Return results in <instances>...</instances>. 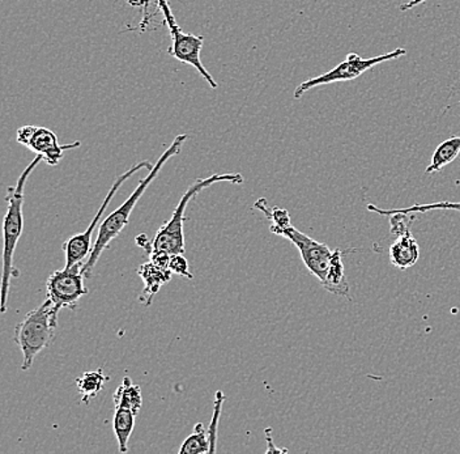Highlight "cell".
Instances as JSON below:
<instances>
[{"instance_id": "1", "label": "cell", "mask_w": 460, "mask_h": 454, "mask_svg": "<svg viewBox=\"0 0 460 454\" xmlns=\"http://www.w3.org/2000/svg\"><path fill=\"white\" fill-rule=\"evenodd\" d=\"M273 235L287 238L298 249L305 266L318 278L326 291L349 298V284L345 279L343 252L341 249H330L326 244L313 240L293 226L279 229Z\"/></svg>"}, {"instance_id": "2", "label": "cell", "mask_w": 460, "mask_h": 454, "mask_svg": "<svg viewBox=\"0 0 460 454\" xmlns=\"http://www.w3.org/2000/svg\"><path fill=\"white\" fill-rule=\"evenodd\" d=\"M187 138H189V135H178V137L172 140L171 147L161 155L160 159L155 164L154 168L149 171L148 176L140 180L139 185H137L135 191L129 195L128 200H126L119 209H115L113 214L109 215V217L102 221V224L100 226L99 235H97L96 241H94L91 255H89L88 260L83 263L82 272L85 278L92 277L94 267H96L97 263H99L103 250L108 248L109 244H111L114 238H117L120 232L123 231V228L128 226L132 209H135V206L137 205V202H139L140 198H142L144 192L148 189V186L154 182L155 178L160 174L164 164L168 162L169 159H172V156H175V155L180 154Z\"/></svg>"}, {"instance_id": "3", "label": "cell", "mask_w": 460, "mask_h": 454, "mask_svg": "<svg viewBox=\"0 0 460 454\" xmlns=\"http://www.w3.org/2000/svg\"><path fill=\"white\" fill-rule=\"evenodd\" d=\"M42 156L37 155L27 168L22 172V176L17 180L13 188L8 189L7 194V212H5L4 221H3V234H4V249H3V278H2V306L0 310L5 313L7 310L8 292H10L11 278L17 277L19 272L13 269V255L16 250L17 243L22 235L24 229V189L27 185L29 176L36 166L42 162Z\"/></svg>"}, {"instance_id": "4", "label": "cell", "mask_w": 460, "mask_h": 454, "mask_svg": "<svg viewBox=\"0 0 460 454\" xmlns=\"http://www.w3.org/2000/svg\"><path fill=\"white\" fill-rule=\"evenodd\" d=\"M58 315L53 303L46 300L31 310L14 329V342L22 353V370H29L34 359L42 350L50 346L56 335Z\"/></svg>"}, {"instance_id": "5", "label": "cell", "mask_w": 460, "mask_h": 454, "mask_svg": "<svg viewBox=\"0 0 460 454\" xmlns=\"http://www.w3.org/2000/svg\"><path fill=\"white\" fill-rule=\"evenodd\" d=\"M218 182L243 183V177L238 174H214V176L195 181L190 186L189 191L181 198L180 203H178L174 212H172V219L166 221L156 232V236H155L154 241H152V253H166L169 255L185 254L183 223L186 220L185 212L187 206L201 191Z\"/></svg>"}, {"instance_id": "6", "label": "cell", "mask_w": 460, "mask_h": 454, "mask_svg": "<svg viewBox=\"0 0 460 454\" xmlns=\"http://www.w3.org/2000/svg\"><path fill=\"white\" fill-rule=\"evenodd\" d=\"M405 54H407V50L402 48L395 49V50L384 54V56L372 57V58L369 59L361 58V57L356 53H349L341 65L336 66V67L332 68L329 73L319 75V76L301 83V85L296 88L293 96H295L296 100H298L301 99L307 91L319 87V85L349 82V80L358 79V77L367 73L370 68L376 67V65H381V63L387 62V60L401 58V57L405 56Z\"/></svg>"}, {"instance_id": "7", "label": "cell", "mask_w": 460, "mask_h": 454, "mask_svg": "<svg viewBox=\"0 0 460 454\" xmlns=\"http://www.w3.org/2000/svg\"><path fill=\"white\" fill-rule=\"evenodd\" d=\"M161 13L165 17V22L168 24L169 31H171L172 46L168 53L171 54L172 58L180 60V62L186 63V65L192 66L204 77L209 87L216 89L218 87L217 83L215 82L212 75L206 70L200 59V51L204 44L203 36H195V34L185 33L175 22L174 16L171 7H169L166 0H158Z\"/></svg>"}, {"instance_id": "8", "label": "cell", "mask_w": 460, "mask_h": 454, "mask_svg": "<svg viewBox=\"0 0 460 454\" xmlns=\"http://www.w3.org/2000/svg\"><path fill=\"white\" fill-rule=\"evenodd\" d=\"M144 168L151 171V169L154 168V165H152L151 163L146 162V160H144V162H140L139 164H137V165L132 166V168L128 169V171L126 172V174H123L122 176L118 177L117 180L114 181L111 191L106 194L102 205H101L99 211L94 215L93 220L91 221L88 228H86L83 234L72 236L71 238H68V240L63 244V250H65L66 253V267H72L76 263H84L85 261L88 260L89 255H91L92 249H93L92 236H93L94 229L97 228V224L100 223L101 218H102V215L105 214L109 205H111L114 195L117 194L120 186H122L129 177L134 176L137 172L142 171Z\"/></svg>"}, {"instance_id": "9", "label": "cell", "mask_w": 460, "mask_h": 454, "mask_svg": "<svg viewBox=\"0 0 460 454\" xmlns=\"http://www.w3.org/2000/svg\"><path fill=\"white\" fill-rule=\"evenodd\" d=\"M82 269L83 263H76L72 267L58 270L49 277L46 292L58 313L62 308L74 309L77 301L83 296L88 295V289L83 283L85 277Z\"/></svg>"}, {"instance_id": "10", "label": "cell", "mask_w": 460, "mask_h": 454, "mask_svg": "<svg viewBox=\"0 0 460 454\" xmlns=\"http://www.w3.org/2000/svg\"><path fill=\"white\" fill-rule=\"evenodd\" d=\"M16 139L20 145L36 152L42 156L43 162L53 166L59 164L66 151L82 146L80 142L62 146L56 132L51 131L50 129L39 128V126H22L17 130Z\"/></svg>"}, {"instance_id": "11", "label": "cell", "mask_w": 460, "mask_h": 454, "mask_svg": "<svg viewBox=\"0 0 460 454\" xmlns=\"http://www.w3.org/2000/svg\"><path fill=\"white\" fill-rule=\"evenodd\" d=\"M137 272H139L140 278L144 281V289L140 293L139 300L142 301L144 306L149 307L156 293L160 291L161 287L171 281L172 272L168 267L157 266L151 260H149V263L142 264Z\"/></svg>"}, {"instance_id": "12", "label": "cell", "mask_w": 460, "mask_h": 454, "mask_svg": "<svg viewBox=\"0 0 460 454\" xmlns=\"http://www.w3.org/2000/svg\"><path fill=\"white\" fill-rule=\"evenodd\" d=\"M390 258L393 266L401 270L415 266L420 258V246L412 231L396 237L395 243L390 248Z\"/></svg>"}, {"instance_id": "13", "label": "cell", "mask_w": 460, "mask_h": 454, "mask_svg": "<svg viewBox=\"0 0 460 454\" xmlns=\"http://www.w3.org/2000/svg\"><path fill=\"white\" fill-rule=\"evenodd\" d=\"M137 414L125 407H115L113 430L118 440L120 453L128 452V440L131 438L135 427Z\"/></svg>"}, {"instance_id": "14", "label": "cell", "mask_w": 460, "mask_h": 454, "mask_svg": "<svg viewBox=\"0 0 460 454\" xmlns=\"http://www.w3.org/2000/svg\"><path fill=\"white\" fill-rule=\"evenodd\" d=\"M460 154V137H453L446 139L441 145L437 147L429 166L427 168V174H436L441 171L446 165L456 162Z\"/></svg>"}, {"instance_id": "15", "label": "cell", "mask_w": 460, "mask_h": 454, "mask_svg": "<svg viewBox=\"0 0 460 454\" xmlns=\"http://www.w3.org/2000/svg\"><path fill=\"white\" fill-rule=\"evenodd\" d=\"M114 404L115 407H125L134 411L137 415L143 405L142 390L139 385L132 384L129 378H123L122 385L114 393Z\"/></svg>"}, {"instance_id": "16", "label": "cell", "mask_w": 460, "mask_h": 454, "mask_svg": "<svg viewBox=\"0 0 460 454\" xmlns=\"http://www.w3.org/2000/svg\"><path fill=\"white\" fill-rule=\"evenodd\" d=\"M108 380L109 378L102 369L88 370L76 378V387L82 396L83 404H89L91 399L96 398Z\"/></svg>"}, {"instance_id": "17", "label": "cell", "mask_w": 460, "mask_h": 454, "mask_svg": "<svg viewBox=\"0 0 460 454\" xmlns=\"http://www.w3.org/2000/svg\"><path fill=\"white\" fill-rule=\"evenodd\" d=\"M369 211L376 212V214L382 215V217H388V215L395 214V212H402V214H427V212L434 211V209H454V211L460 212V202H436L425 203V205H416L405 207V209H384L379 207L369 205L367 206Z\"/></svg>"}, {"instance_id": "18", "label": "cell", "mask_w": 460, "mask_h": 454, "mask_svg": "<svg viewBox=\"0 0 460 454\" xmlns=\"http://www.w3.org/2000/svg\"><path fill=\"white\" fill-rule=\"evenodd\" d=\"M254 207L259 211L263 212L264 217L270 220V223H271L270 229H271L272 234H275L279 229H284L287 227L292 226L289 212L287 209H280V207H270L264 198L258 200Z\"/></svg>"}, {"instance_id": "19", "label": "cell", "mask_w": 460, "mask_h": 454, "mask_svg": "<svg viewBox=\"0 0 460 454\" xmlns=\"http://www.w3.org/2000/svg\"><path fill=\"white\" fill-rule=\"evenodd\" d=\"M181 454H201L209 453L208 433L204 430L203 424L195 425L194 431L182 442L180 450Z\"/></svg>"}, {"instance_id": "20", "label": "cell", "mask_w": 460, "mask_h": 454, "mask_svg": "<svg viewBox=\"0 0 460 454\" xmlns=\"http://www.w3.org/2000/svg\"><path fill=\"white\" fill-rule=\"evenodd\" d=\"M224 402H226V396L221 390L216 393V401L214 407V415H212L211 423H209L208 440H209V453L216 452V442H217L218 432V421H220L221 409H223Z\"/></svg>"}, {"instance_id": "21", "label": "cell", "mask_w": 460, "mask_h": 454, "mask_svg": "<svg viewBox=\"0 0 460 454\" xmlns=\"http://www.w3.org/2000/svg\"><path fill=\"white\" fill-rule=\"evenodd\" d=\"M390 219V231L394 236L407 234L412 229V223L415 220V214H402V212H395V214L388 215Z\"/></svg>"}, {"instance_id": "22", "label": "cell", "mask_w": 460, "mask_h": 454, "mask_svg": "<svg viewBox=\"0 0 460 454\" xmlns=\"http://www.w3.org/2000/svg\"><path fill=\"white\" fill-rule=\"evenodd\" d=\"M169 269L172 274L180 275V277L192 279L191 272L189 270V263H187L186 258L183 254H174L171 257V263H169Z\"/></svg>"}, {"instance_id": "23", "label": "cell", "mask_w": 460, "mask_h": 454, "mask_svg": "<svg viewBox=\"0 0 460 454\" xmlns=\"http://www.w3.org/2000/svg\"><path fill=\"white\" fill-rule=\"evenodd\" d=\"M266 440H267V442H269V448H267V453H284V452H288L287 450H279V448H276L275 445H273L272 430H271V428H267V430H266Z\"/></svg>"}, {"instance_id": "24", "label": "cell", "mask_w": 460, "mask_h": 454, "mask_svg": "<svg viewBox=\"0 0 460 454\" xmlns=\"http://www.w3.org/2000/svg\"><path fill=\"white\" fill-rule=\"evenodd\" d=\"M135 241H137V245L140 246V248H143L146 250L148 254H151L152 253V241L148 240V237H146V235H139L137 238H135Z\"/></svg>"}, {"instance_id": "25", "label": "cell", "mask_w": 460, "mask_h": 454, "mask_svg": "<svg viewBox=\"0 0 460 454\" xmlns=\"http://www.w3.org/2000/svg\"><path fill=\"white\" fill-rule=\"evenodd\" d=\"M427 2V0H410V2L402 3L401 4V11H410L412 8L417 7V5L422 4V3Z\"/></svg>"}]
</instances>
